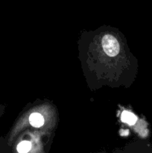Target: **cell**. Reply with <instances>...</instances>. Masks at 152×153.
Listing matches in <instances>:
<instances>
[{
	"label": "cell",
	"mask_w": 152,
	"mask_h": 153,
	"mask_svg": "<svg viewBox=\"0 0 152 153\" xmlns=\"http://www.w3.org/2000/svg\"><path fill=\"white\" fill-rule=\"evenodd\" d=\"M31 148V144L29 141H22L17 146V151L20 153H25L30 151Z\"/></svg>",
	"instance_id": "obj_4"
},
{
	"label": "cell",
	"mask_w": 152,
	"mask_h": 153,
	"mask_svg": "<svg viewBox=\"0 0 152 153\" xmlns=\"http://www.w3.org/2000/svg\"><path fill=\"white\" fill-rule=\"evenodd\" d=\"M122 120L123 122L127 123L128 125H134L137 120V118L135 115L131 112L125 111L122 114Z\"/></svg>",
	"instance_id": "obj_3"
},
{
	"label": "cell",
	"mask_w": 152,
	"mask_h": 153,
	"mask_svg": "<svg viewBox=\"0 0 152 153\" xmlns=\"http://www.w3.org/2000/svg\"><path fill=\"white\" fill-rule=\"evenodd\" d=\"M102 46L104 51L108 56L114 57L119 54V44L113 35L107 34L103 37Z\"/></svg>",
	"instance_id": "obj_1"
},
{
	"label": "cell",
	"mask_w": 152,
	"mask_h": 153,
	"mask_svg": "<svg viewBox=\"0 0 152 153\" xmlns=\"http://www.w3.org/2000/svg\"><path fill=\"white\" fill-rule=\"evenodd\" d=\"M29 122L32 126L39 128V127L42 126L44 123V118L43 117V116L40 114L33 113L30 116Z\"/></svg>",
	"instance_id": "obj_2"
}]
</instances>
